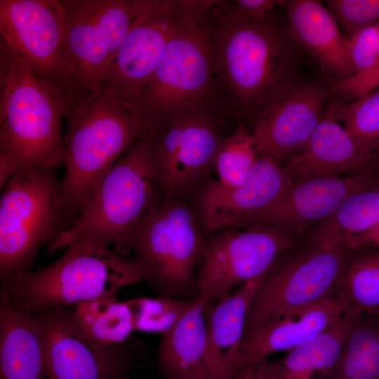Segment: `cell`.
<instances>
[{
  "label": "cell",
  "instance_id": "cell-34",
  "mask_svg": "<svg viewBox=\"0 0 379 379\" xmlns=\"http://www.w3.org/2000/svg\"><path fill=\"white\" fill-rule=\"evenodd\" d=\"M277 1H217L208 17L212 22L232 23L249 20H262L271 16Z\"/></svg>",
  "mask_w": 379,
  "mask_h": 379
},
{
  "label": "cell",
  "instance_id": "cell-36",
  "mask_svg": "<svg viewBox=\"0 0 379 379\" xmlns=\"http://www.w3.org/2000/svg\"><path fill=\"white\" fill-rule=\"evenodd\" d=\"M378 86L379 59L374 67L368 72L334 84L332 91L350 94L358 98L369 93Z\"/></svg>",
  "mask_w": 379,
  "mask_h": 379
},
{
  "label": "cell",
  "instance_id": "cell-14",
  "mask_svg": "<svg viewBox=\"0 0 379 379\" xmlns=\"http://www.w3.org/2000/svg\"><path fill=\"white\" fill-rule=\"evenodd\" d=\"M225 121L211 115L178 117L154 137L152 159L164 201H190L211 178L215 159L225 138Z\"/></svg>",
  "mask_w": 379,
  "mask_h": 379
},
{
  "label": "cell",
  "instance_id": "cell-1",
  "mask_svg": "<svg viewBox=\"0 0 379 379\" xmlns=\"http://www.w3.org/2000/svg\"><path fill=\"white\" fill-rule=\"evenodd\" d=\"M209 22L215 77L230 119L245 124L302 80L300 47L273 15Z\"/></svg>",
  "mask_w": 379,
  "mask_h": 379
},
{
  "label": "cell",
  "instance_id": "cell-38",
  "mask_svg": "<svg viewBox=\"0 0 379 379\" xmlns=\"http://www.w3.org/2000/svg\"><path fill=\"white\" fill-rule=\"evenodd\" d=\"M234 379H264L258 366L241 369Z\"/></svg>",
  "mask_w": 379,
  "mask_h": 379
},
{
  "label": "cell",
  "instance_id": "cell-22",
  "mask_svg": "<svg viewBox=\"0 0 379 379\" xmlns=\"http://www.w3.org/2000/svg\"><path fill=\"white\" fill-rule=\"evenodd\" d=\"M268 271L245 282L234 293H229L212 304L204 303L208 353L214 379H234L240 371L248 310Z\"/></svg>",
  "mask_w": 379,
  "mask_h": 379
},
{
  "label": "cell",
  "instance_id": "cell-20",
  "mask_svg": "<svg viewBox=\"0 0 379 379\" xmlns=\"http://www.w3.org/2000/svg\"><path fill=\"white\" fill-rule=\"evenodd\" d=\"M347 311L338 295L269 321L244 336L240 371L255 367L273 353L289 352L335 324Z\"/></svg>",
  "mask_w": 379,
  "mask_h": 379
},
{
  "label": "cell",
  "instance_id": "cell-11",
  "mask_svg": "<svg viewBox=\"0 0 379 379\" xmlns=\"http://www.w3.org/2000/svg\"><path fill=\"white\" fill-rule=\"evenodd\" d=\"M43 348L48 379H113L129 374L144 356L141 341L106 344L82 325L72 306L38 309L31 314Z\"/></svg>",
  "mask_w": 379,
  "mask_h": 379
},
{
  "label": "cell",
  "instance_id": "cell-30",
  "mask_svg": "<svg viewBox=\"0 0 379 379\" xmlns=\"http://www.w3.org/2000/svg\"><path fill=\"white\" fill-rule=\"evenodd\" d=\"M256 143L243 123L225 137L218 152L215 171L220 185L232 187L244 182L250 175L258 157Z\"/></svg>",
  "mask_w": 379,
  "mask_h": 379
},
{
  "label": "cell",
  "instance_id": "cell-18",
  "mask_svg": "<svg viewBox=\"0 0 379 379\" xmlns=\"http://www.w3.org/2000/svg\"><path fill=\"white\" fill-rule=\"evenodd\" d=\"M378 183V172L297 180L274 204L236 229L268 227L300 238L331 215L347 196Z\"/></svg>",
  "mask_w": 379,
  "mask_h": 379
},
{
  "label": "cell",
  "instance_id": "cell-27",
  "mask_svg": "<svg viewBox=\"0 0 379 379\" xmlns=\"http://www.w3.org/2000/svg\"><path fill=\"white\" fill-rule=\"evenodd\" d=\"M347 310L379 317V249H349L337 291Z\"/></svg>",
  "mask_w": 379,
  "mask_h": 379
},
{
  "label": "cell",
  "instance_id": "cell-28",
  "mask_svg": "<svg viewBox=\"0 0 379 379\" xmlns=\"http://www.w3.org/2000/svg\"><path fill=\"white\" fill-rule=\"evenodd\" d=\"M328 379H379V317L362 314Z\"/></svg>",
  "mask_w": 379,
  "mask_h": 379
},
{
  "label": "cell",
  "instance_id": "cell-15",
  "mask_svg": "<svg viewBox=\"0 0 379 379\" xmlns=\"http://www.w3.org/2000/svg\"><path fill=\"white\" fill-rule=\"evenodd\" d=\"M196 0H146L105 69L99 91L129 103L148 83Z\"/></svg>",
  "mask_w": 379,
  "mask_h": 379
},
{
  "label": "cell",
  "instance_id": "cell-23",
  "mask_svg": "<svg viewBox=\"0 0 379 379\" xmlns=\"http://www.w3.org/2000/svg\"><path fill=\"white\" fill-rule=\"evenodd\" d=\"M204 302L195 298L179 321L161 334L158 370L164 379H214L209 361Z\"/></svg>",
  "mask_w": 379,
  "mask_h": 379
},
{
  "label": "cell",
  "instance_id": "cell-35",
  "mask_svg": "<svg viewBox=\"0 0 379 379\" xmlns=\"http://www.w3.org/2000/svg\"><path fill=\"white\" fill-rule=\"evenodd\" d=\"M348 53L354 75L374 67L379 59V21L358 30L348 39Z\"/></svg>",
  "mask_w": 379,
  "mask_h": 379
},
{
  "label": "cell",
  "instance_id": "cell-13",
  "mask_svg": "<svg viewBox=\"0 0 379 379\" xmlns=\"http://www.w3.org/2000/svg\"><path fill=\"white\" fill-rule=\"evenodd\" d=\"M299 240L268 227L209 232L197 270L199 298L214 303L234 286L263 275Z\"/></svg>",
  "mask_w": 379,
  "mask_h": 379
},
{
  "label": "cell",
  "instance_id": "cell-8",
  "mask_svg": "<svg viewBox=\"0 0 379 379\" xmlns=\"http://www.w3.org/2000/svg\"><path fill=\"white\" fill-rule=\"evenodd\" d=\"M60 182L55 171H27L1 188V279L29 271L39 249L66 230Z\"/></svg>",
  "mask_w": 379,
  "mask_h": 379
},
{
  "label": "cell",
  "instance_id": "cell-16",
  "mask_svg": "<svg viewBox=\"0 0 379 379\" xmlns=\"http://www.w3.org/2000/svg\"><path fill=\"white\" fill-rule=\"evenodd\" d=\"M293 182L284 165L259 154L244 182L228 187L210 178L189 202L206 232L238 228L274 204Z\"/></svg>",
  "mask_w": 379,
  "mask_h": 379
},
{
  "label": "cell",
  "instance_id": "cell-19",
  "mask_svg": "<svg viewBox=\"0 0 379 379\" xmlns=\"http://www.w3.org/2000/svg\"><path fill=\"white\" fill-rule=\"evenodd\" d=\"M343 105L328 100L305 148L284 165L294 181L378 171L379 155L359 145L339 123Z\"/></svg>",
  "mask_w": 379,
  "mask_h": 379
},
{
  "label": "cell",
  "instance_id": "cell-7",
  "mask_svg": "<svg viewBox=\"0 0 379 379\" xmlns=\"http://www.w3.org/2000/svg\"><path fill=\"white\" fill-rule=\"evenodd\" d=\"M208 233L188 201H163L136 228L131 243L143 281L159 297L199 298L197 270Z\"/></svg>",
  "mask_w": 379,
  "mask_h": 379
},
{
  "label": "cell",
  "instance_id": "cell-6",
  "mask_svg": "<svg viewBox=\"0 0 379 379\" xmlns=\"http://www.w3.org/2000/svg\"><path fill=\"white\" fill-rule=\"evenodd\" d=\"M156 131L142 136L111 168L69 229L48 248L53 253L82 239L102 241L129 258L133 234L144 217L163 203L152 150Z\"/></svg>",
  "mask_w": 379,
  "mask_h": 379
},
{
  "label": "cell",
  "instance_id": "cell-9",
  "mask_svg": "<svg viewBox=\"0 0 379 379\" xmlns=\"http://www.w3.org/2000/svg\"><path fill=\"white\" fill-rule=\"evenodd\" d=\"M146 0H62L64 46L73 70L63 115L99 91L100 78Z\"/></svg>",
  "mask_w": 379,
  "mask_h": 379
},
{
  "label": "cell",
  "instance_id": "cell-10",
  "mask_svg": "<svg viewBox=\"0 0 379 379\" xmlns=\"http://www.w3.org/2000/svg\"><path fill=\"white\" fill-rule=\"evenodd\" d=\"M297 246L267 273L250 304L244 335L269 321L337 296L349 248L308 241Z\"/></svg>",
  "mask_w": 379,
  "mask_h": 379
},
{
  "label": "cell",
  "instance_id": "cell-21",
  "mask_svg": "<svg viewBox=\"0 0 379 379\" xmlns=\"http://www.w3.org/2000/svg\"><path fill=\"white\" fill-rule=\"evenodd\" d=\"M277 2L285 8L286 27L292 38L315 60L333 84L354 75L349 57L348 39L321 1Z\"/></svg>",
  "mask_w": 379,
  "mask_h": 379
},
{
  "label": "cell",
  "instance_id": "cell-12",
  "mask_svg": "<svg viewBox=\"0 0 379 379\" xmlns=\"http://www.w3.org/2000/svg\"><path fill=\"white\" fill-rule=\"evenodd\" d=\"M0 34L53 92L64 113L73 70L65 50L61 1L0 0Z\"/></svg>",
  "mask_w": 379,
  "mask_h": 379
},
{
  "label": "cell",
  "instance_id": "cell-25",
  "mask_svg": "<svg viewBox=\"0 0 379 379\" xmlns=\"http://www.w3.org/2000/svg\"><path fill=\"white\" fill-rule=\"evenodd\" d=\"M43 348L31 314L0 303V379H44Z\"/></svg>",
  "mask_w": 379,
  "mask_h": 379
},
{
  "label": "cell",
  "instance_id": "cell-3",
  "mask_svg": "<svg viewBox=\"0 0 379 379\" xmlns=\"http://www.w3.org/2000/svg\"><path fill=\"white\" fill-rule=\"evenodd\" d=\"M62 107L0 39V166L14 175L64 166Z\"/></svg>",
  "mask_w": 379,
  "mask_h": 379
},
{
  "label": "cell",
  "instance_id": "cell-4",
  "mask_svg": "<svg viewBox=\"0 0 379 379\" xmlns=\"http://www.w3.org/2000/svg\"><path fill=\"white\" fill-rule=\"evenodd\" d=\"M140 281L142 272L133 258L102 241L82 239L43 269L1 279L0 303L30 314L41 308L116 298L119 289Z\"/></svg>",
  "mask_w": 379,
  "mask_h": 379
},
{
  "label": "cell",
  "instance_id": "cell-31",
  "mask_svg": "<svg viewBox=\"0 0 379 379\" xmlns=\"http://www.w3.org/2000/svg\"><path fill=\"white\" fill-rule=\"evenodd\" d=\"M340 120L359 145L379 155V88L343 105Z\"/></svg>",
  "mask_w": 379,
  "mask_h": 379
},
{
  "label": "cell",
  "instance_id": "cell-39",
  "mask_svg": "<svg viewBox=\"0 0 379 379\" xmlns=\"http://www.w3.org/2000/svg\"><path fill=\"white\" fill-rule=\"evenodd\" d=\"M113 379H129V374H124V375L116 377Z\"/></svg>",
  "mask_w": 379,
  "mask_h": 379
},
{
  "label": "cell",
  "instance_id": "cell-37",
  "mask_svg": "<svg viewBox=\"0 0 379 379\" xmlns=\"http://www.w3.org/2000/svg\"><path fill=\"white\" fill-rule=\"evenodd\" d=\"M345 246L349 249L364 246L379 249V222L364 233L348 241Z\"/></svg>",
  "mask_w": 379,
  "mask_h": 379
},
{
  "label": "cell",
  "instance_id": "cell-5",
  "mask_svg": "<svg viewBox=\"0 0 379 379\" xmlns=\"http://www.w3.org/2000/svg\"><path fill=\"white\" fill-rule=\"evenodd\" d=\"M63 117L65 170L60 186L67 230L111 168L149 131L128 103L101 91Z\"/></svg>",
  "mask_w": 379,
  "mask_h": 379
},
{
  "label": "cell",
  "instance_id": "cell-24",
  "mask_svg": "<svg viewBox=\"0 0 379 379\" xmlns=\"http://www.w3.org/2000/svg\"><path fill=\"white\" fill-rule=\"evenodd\" d=\"M349 309L333 326L277 361L258 366L264 379H328L350 331L361 317Z\"/></svg>",
  "mask_w": 379,
  "mask_h": 379
},
{
  "label": "cell",
  "instance_id": "cell-29",
  "mask_svg": "<svg viewBox=\"0 0 379 379\" xmlns=\"http://www.w3.org/2000/svg\"><path fill=\"white\" fill-rule=\"evenodd\" d=\"M82 325L96 339L106 344L126 340L135 331L128 300L102 298L71 305Z\"/></svg>",
  "mask_w": 379,
  "mask_h": 379
},
{
  "label": "cell",
  "instance_id": "cell-32",
  "mask_svg": "<svg viewBox=\"0 0 379 379\" xmlns=\"http://www.w3.org/2000/svg\"><path fill=\"white\" fill-rule=\"evenodd\" d=\"M194 300L161 297L128 300L133 316L135 331L164 333L179 321Z\"/></svg>",
  "mask_w": 379,
  "mask_h": 379
},
{
  "label": "cell",
  "instance_id": "cell-26",
  "mask_svg": "<svg viewBox=\"0 0 379 379\" xmlns=\"http://www.w3.org/2000/svg\"><path fill=\"white\" fill-rule=\"evenodd\" d=\"M379 222V183L347 196L327 218L313 227L306 241L343 245Z\"/></svg>",
  "mask_w": 379,
  "mask_h": 379
},
{
  "label": "cell",
  "instance_id": "cell-17",
  "mask_svg": "<svg viewBox=\"0 0 379 379\" xmlns=\"http://www.w3.org/2000/svg\"><path fill=\"white\" fill-rule=\"evenodd\" d=\"M333 85L302 79L249 121L258 154L284 165L301 152L321 119Z\"/></svg>",
  "mask_w": 379,
  "mask_h": 379
},
{
  "label": "cell",
  "instance_id": "cell-2",
  "mask_svg": "<svg viewBox=\"0 0 379 379\" xmlns=\"http://www.w3.org/2000/svg\"><path fill=\"white\" fill-rule=\"evenodd\" d=\"M208 1L195 6L168 43L153 75L128 104L148 131L174 119L201 114L230 119L213 60Z\"/></svg>",
  "mask_w": 379,
  "mask_h": 379
},
{
  "label": "cell",
  "instance_id": "cell-33",
  "mask_svg": "<svg viewBox=\"0 0 379 379\" xmlns=\"http://www.w3.org/2000/svg\"><path fill=\"white\" fill-rule=\"evenodd\" d=\"M326 4L347 39L379 21V0H328Z\"/></svg>",
  "mask_w": 379,
  "mask_h": 379
}]
</instances>
